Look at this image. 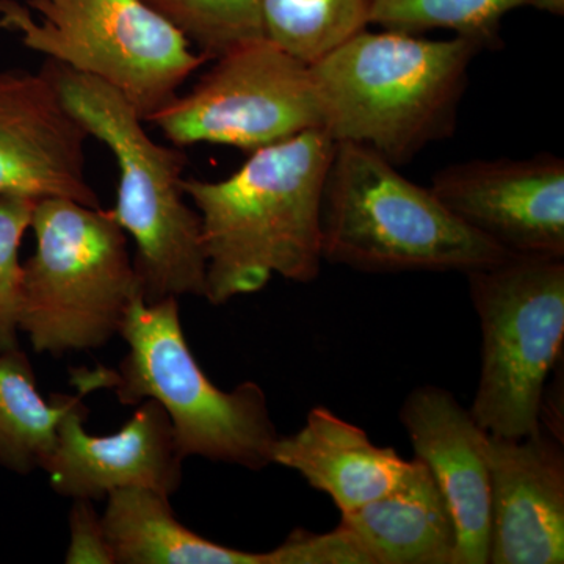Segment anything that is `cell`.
Listing matches in <instances>:
<instances>
[{"mask_svg":"<svg viewBox=\"0 0 564 564\" xmlns=\"http://www.w3.org/2000/svg\"><path fill=\"white\" fill-rule=\"evenodd\" d=\"M334 141L323 129L251 152L221 181L184 177L202 218L214 306L262 291L274 274L313 282L322 269V199Z\"/></svg>","mask_w":564,"mask_h":564,"instance_id":"obj_1","label":"cell"},{"mask_svg":"<svg viewBox=\"0 0 564 564\" xmlns=\"http://www.w3.org/2000/svg\"><path fill=\"white\" fill-rule=\"evenodd\" d=\"M478 41L362 31L310 66L323 131L364 144L393 165L455 131Z\"/></svg>","mask_w":564,"mask_h":564,"instance_id":"obj_2","label":"cell"},{"mask_svg":"<svg viewBox=\"0 0 564 564\" xmlns=\"http://www.w3.org/2000/svg\"><path fill=\"white\" fill-rule=\"evenodd\" d=\"M43 73L88 135L102 141L120 170L111 217L135 242L133 270L147 303L206 296L202 218L182 181L187 159L151 139L143 118L110 85L47 62Z\"/></svg>","mask_w":564,"mask_h":564,"instance_id":"obj_3","label":"cell"},{"mask_svg":"<svg viewBox=\"0 0 564 564\" xmlns=\"http://www.w3.org/2000/svg\"><path fill=\"white\" fill-rule=\"evenodd\" d=\"M323 261L358 272H462L510 252L452 214L432 188L364 144L340 141L322 199Z\"/></svg>","mask_w":564,"mask_h":564,"instance_id":"obj_4","label":"cell"},{"mask_svg":"<svg viewBox=\"0 0 564 564\" xmlns=\"http://www.w3.org/2000/svg\"><path fill=\"white\" fill-rule=\"evenodd\" d=\"M120 336L128 355L120 370H109L107 388L122 404L143 400L161 404L172 421L182 458L262 470L272 464L280 434L265 392L245 381L221 391L204 373L185 340L177 299L147 303L137 293L122 318Z\"/></svg>","mask_w":564,"mask_h":564,"instance_id":"obj_5","label":"cell"},{"mask_svg":"<svg viewBox=\"0 0 564 564\" xmlns=\"http://www.w3.org/2000/svg\"><path fill=\"white\" fill-rule=\"evenodd\" d=\"M31 229L36 247L22 263L20 332L33 350L54 356L109 344L141 293L121 226L110 210L44 198Z\"/></svg>","mask_w":564,"mask_h":564,"instance_id":"obj_6","label":"cell"},{"mask_svg":"<svg viewBox=\"0 0 564 564\" xmlns=\"http://www.w3.org/2000/svg\"><path fill=\"white\" fill-rule=\"evenodd\" d=\"M466 276L481 329L470 413L494 436H532L541 430L549 375L562 355L564 258L510 254Z\"/></svg>","mask_w":564,"mask_h":564,"instance_id":"obj_7","label":"cell"},{"mask_svg":"<svg viewBox=\"0 0 564 564\" xmlns=\"http://www.w3.org/2000/svg\"><path fill=\"white\" fill-rule=\"evenodd\" d=\"M0 0V28L29 50L110 85L150 121L209 62L143 0Z\"/></svg>","mask_w":564,"mask_h":564,"instance_id":"obj_8","label":"cell"},{"mask_svg":"<svg viewBox=\"0 0 564 564\" xmlns=\"http://www.w3.org/2000/svg\"><path fill=\"white\" fill-rule=\"evenodd\" d=\"M176 147L228 144L261 150L323 129L310 66L262 39L229 51L187 95L150 118Z\"/></svg>","mask_w":564,"mask_h":564,"instance_id":"obj_9","label":"cell"},{"mask_svg":"<svg viewBox=\"0 0 564 564\" xmlns=\"http://www.w3.org/2000/svg\"><path fill=\"white\" fill-rule=\"evenodd\" d=\"M452 214L510 254L564 258V162L552 154L473 161L434 174Z\"/></svg>","mask_w":564,"mask_h":564,"instance_id":"obj_10","label":"cell"},{"mask_svg":"<svg viewBox=\"0 0 564 564\" xmlns=\"http://www.w3.org/2000/svg\"><path fill=\"white\" fill-rule=\"evenodd\" d=\"M88 137L43 70L0 73V195L99 207L85 174Z\"/></svg>","mask_w":564,"mask_h":564,"instance_id":"obj_11","label":"cell"},{"mask_svg":"<svg viewBox=\"0 0 564 564\" xmlns=\"http://www.w3.org/2000/svg\"><path fill=\"white\" fill-rule=\"evenodd\" d=\"M88 414L79 400L58 425L57 443L43 466L55 492L91 502L126 488L176 494L184 458L161 404L143 400L120 432L109 436L87 433Z\"/></svg>","mask_w":564,"mask_h":564,"instance_id":"obj_12","label":"cell"},{"mask_svg":"<svg viewBox=\"0 0 564 564\" xmlns=\"http://www.w3.org/2000/svg\"><path fill=\"white\" fill-rule=\"evenodd\" d=\"M400 422L443 491L456 527L454 564H488L491 552L489 433L454 393L419 386L400 408Z\"/></svg>","mask_w":564,"mask_h":564,"instance_id":"obj_13","label":"cell"},{"mask_svg":"<svg viewBox=\"0 0 564 564\" xmlns=\"http://www.w3.org/2000/svg\"><path fill=\"white\" fill-rule=\"evenodd\" d=\"M492 564L564 562L563 443L541 429L522 440L489 434Z\"/></svg>","mask_w":564,"mask_h":564,"instance_id":"obj_14","label":"cell"},{"mask_svg":"<svg viewBox=\"0 0 564 564\" xmlns=\"http://www.w3.org/2000/svg\"><path fill=\"white\" fill-rule=\"evenodd\" d=\"M410 463L393 448L378 447L362 429L323 406L310 411L299 432L278 437L272 452V464L295 470L332 497L340 514L391 491Z\"/></svg>","mask_w":564,"mask_h":564,"instance_id":"obj_15","label":"cell"},{"mask_svg":"<svg viewBox=\"0 0 564 564\" xmlns=\"http://www.w3.org/2000/svg\"><path fill=\"white\" fill-rule=\"evenodd\" d=\"M340 529L366 564H454L456 527L451 507L422 459L384 496L343 513Z\"/></svg>","mask_w":564,"mask_h":564,"instance_id":"obj_16","label":"cell"},{"mask_svg":"<svg viewBox=\"0 0 564 564\" xmlns=\"http://www.w3.org/2000/svg\"><path fill=\"white\" fill-rule=\"evenodd\" d=\"M104 527L117 564H276V554L243 552L182 525L170 497L126 488L107 496Z\"/></svg>","mask_w":564,"mask_h":564,"instance_id":"obj_17","label":"cell"},{"mask_svg":"<svg viewBox=\"0 0 564 564\" xmlns=\"http://www.w3.org/2000/svg\"><path fill=\"white\" fill-rule=\"evenodd\" d=\"M84 393L79 388L77 395L55 393L44 400L29 356L20 347L0 351V464L21 475L43 469L63 415Z\"/></svg>","mask_w":564,"mask_h":564,"instance_id":"obj_18","label":"cell"},{"mask_svg":"<svg viewBox=\"0 0 564 564\" xmlns=\"http://www.w3.org/2000/svg\"><path fill=\"white\" fill-rule=\"evenodd\" d=\"M369 24L367 0H262L263 36L306 66Z\"/></svg>","mask_w":564,"mask_h":564,"instance_id":"obj_19","label":"cell"},{"mask_svg":"<svg viewBox=\"0 0 564 564\" xmlns=\"http://www.w3.org/2000/svg\"><path fill=\"white\" fill-rule=\"evenodd\" d=\"M370 24L384 31H452L491 46L499 40L505 14L522 7L563 17L564 0H367Z\"/></svg>","mask_w":564,"mask_h":564,"instance_id":"obj_20","label":"cell"},{"mask_svg":"<svg viewBox=\"0 0 564 564\" xmlns=\"http://www.w3.org/2000/svg\"><path fill=\"white\" fill-rule=\"evenodd\" d=\"M207 61L265 39L262 0H143Z\"/></svg>","mask_w":564,"mask_h":564,"instance_id":"obj_21","label":"cell"},{"mask_svg":"<svg viewBox=\"0 0 564 564\" xmlns=\"http://www.w3.org/2000/svg\"><path fill=\"white\" fill-rule=\"evenodd\" d=\"M36 199L0 195V351L20 347L22 239L31 229Z\"/></svg>","mask_w":564,"mask_h":564,"instance_id":"obj_22","label":"cell"},{"mask_svg":"<svg viewBox=\"0 0 564 564\" xmlns=\"http://www.w3.org/2000/svg\"><path fill=\"white\" fill-rule=\"evenodd\" d=\"M274 554L278 564H366L358 545L339 525L328 533L295 530Z\"/></svg>","mask_w":564,"mask_h":564,"instance_id":"obj_23","label":"cell"},{"mask_svg":"<svg viewBox=\"0 0 564 564\" xmlns=\"http://www.w3.org/2000/svg\"><path fill=\"white\" fill-rule=\"evenodd\" d=\"M69 532L70 541L65 563L117 564L102 516L93 508L91 500H74L69 513Z\"/></svg>","mask_w":564,"mask_h":564,"instance_id":"obj_24","label":"cell"}]
</instances>
